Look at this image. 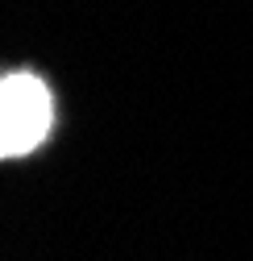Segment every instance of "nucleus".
<instances>
[{
	"instance_id": "nucleus-1",
	"label": "nucleus",
	"mask_w": 253,
	"mask_h": 261,
	"mask_svg": "<svg viewBox=\"0 0 253 261\" xmlns=\"http://www.w3.org/2000/svg\"><path fill=\"white\" fill-rule=\"evenodd\" d=\"M54 120V100L38 75L29 71H9L0 83V153L17 158L29 153Z\"/></svg>"
}]
</instances>
